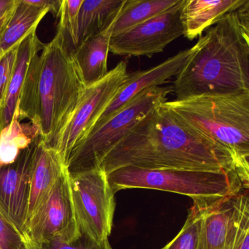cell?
Instances as JSON below:
<instances>
[{"label":"cell","instance_id":"1","mask_svg":"<svg viewBox=\"0 0 249 249\" xmlns=\"http://www.w3.org/2000/svg\"><path fill=\"white\" fill-rule=\"evenodd\" d=\"M124 167L142 169L234 171L249 186L229 153L195 136L162 106L145 115L100 164L106 174Z\"/></svg>","mask_w":249,"mask_h":249},{"label":"cell","instance_id":"2","mask_svg":"<svg viewBox=\"0 0 249 249\" xmlns=\"http://www.w3.org/2000/svg\"><path fill=\"white\" fill-rule=\"evenodd\" d=\"M71 45L59 26L54 38L33 56L17 106L21 121L37 124L40 139L52 148L87 87Z\"/></svg>","mask_w":249,"mask_h":249},{"label":"cell","instance_id":"3","mask_svg":"<svg viewBox=\"0 0 249 249\" xmlns=\"http://www.w3.org/2000/svg\"><path fill=\"white\" fill-rule=\"evenodd\" d=\"M173 82L176 100L249 91V0L224 15Z\"/></svg>","mask_w":249,"mask_h":249},{"label":"cell","instance_id":"4","mask_svg":"<svg viewBox=\"0 0 249 249\" xmlns=\"http://www.w3.org/2000/svg\"><path fill=\"white\" fill-rule=\"evenodd\" d=\"M162 106L195 136L229 153L249 177V91L203 94Z\"/></svg>","mask_w":249,"mask_h":249},{"label":"cell","instance_id":"5","mask_svg":"<svg viewBox=\"0 0 249 249\" xmlns=\"http://www.w3.org/2000/svg\"><path fill=\"white\" fill-rule=\"evenodd\" d=\"M115 194L129 189H149L189 196L192 199L234 195L244 184L236 172L124 167L107 175Z\"/></svg>","mask_w":249,"mask_h":249},{"label":"cell","instance_id":"6","mask_svg":"<svg viewBox=\"0 0 249 249\" xmlns=\"http://www.w3.org/2000/svg\"><path fill=\"white\" fill-rule=\"evenodd\" d=\"M172 87H155L137 94L114 114L95 124L71 153L67 169L74 176L100 168L107 154L155 107L167 102Z\"/></svg>","mask_w":249,"mask_h":249},{"label":"cell","instance_id":"7","mask_svg":"<svg viewBox=\"0 0 249 249\" xmlns=\"http://www.w3.org/2000/svg\"><path fill=\"white\" fill-rule=\"evenodd\" d=\"M72 203L81 234L97 243L111 234L116 202L107 174L102 169L71 176Z\"/></svg>","mask_w":249,"mask_h":249},{"label":"cell","instance_id":"8","mask_svg":"<svg viewBox=\"0 0 249 249\" xmlns=\"http://www.w3.org/2000/svg\"><path fill=\"white\" fill-rule=\"evenodd\" d=\"M128 74L126 62L121 61L102 79L86 87L73 114L52 147L58 151L65 165L72 149L89 133L119 92Z\"/></svg>","mask_w":249,"mask_h":249},{"label":"cell","instance_id":"9","mask_svg":"<svg viewBox=\"0 0 249 249\" xmlns=\"http://www.w3.org/2000/svg\"><path fill=\"white\" fill-rule=\"evenodd\" d=\"M25 234L39 245L53 239L71 242L81 237L68 169L60 175L46 199L29 220Z\"/></svg>","mask_w":249,"mask_h":249},{"label":"cell","instance_id":"10","mask_svg":"<svg viewBox=\"0 0 249 249\" xmlns=\"http://www.w3.org/2000/svg\"><path fill=\"white\" fill-rule=\"evenodd\" d=\"M184 0L168 11L131 30L112 36L110 52L123 56H147L164 52L183 36L180 12Z\"/></svg>","mask_w":249,"mask_h":249},{"label":"cell","instance_id":"11","mask_svg":"<svg viewBox=\"0 0 249 249\" xmlns=\"http://www.w3.org/2000/svg\"><path fill=\"white\" fill-rule=\"evenodd\" d=\"M39 137L12 164L0 167V210L23 236L26 234L32 170Z\"/></svg>","mask_w":249,"mask_h":249},{"label":"cell","instance_id":"12","mask_svg":"<svg viewBox=\"0 0 249 249\" xmlns=\"http://www.w3.org/2000/svg\"><path fill=\"white\" fill-rule=\"evenodd\" d=\"M198 48L197 42L193 47L180 51L177 54L154 68L128 74L119 92L102 113L96 124L108 119L139 93L152 87H160L161 84L167 83L172 77L177 76L195 54Z\"/></svg>","mask_w":249,"mask_h":249},{"label":"cell","instance_id":"13","mask_svg":"<svg viewBox=\"0 0 249 249\" xmlns=\"http://www.w3.org/2000/svg\"><path fill=\"white\" fill-rule=\"evenodd\" d=\"M240 192L210 200L202 218L198 249H229Z\"/></svg>","mask_w":249,"mask_h":249},{"label":"cell","instance_id":"14","mask_svg":"<svg viewBox=\"0 0 249 249\" xmlns=\"http://www.w3.org/2000/svg\"><path fill=\"white\" fill-rule=\"evenodd\" d=\"M67 168L58 151L39 141L33 161L27 223ZM27 231V230H26Z\"/></svg>","mask_w":249,"mask_h":249},{"label":"cell","instance_id":"15","mask_svg":"<svg viewBox=\"0 0 249 249\" xmlns=\"http://www.w3.org/2000/svg\"><path fill=\"white\" fill-rule=\"evenodd\" d=\"M247 0H184L180 20L183 36L192 40L224 15L243 6Z\"/></svg>","mask_w":249,"mask_h":249},{"label":"cell","instance_id":"16","mask_svg":"<svg viewBox=\"0 0 249 249\" xmlns=\"http://www.w3.org/2000/svg\"><path fill=\"white\" fill-rule=\"evenodd\" d=\"M118 16L104 30L89 37L72 50V56L87 87L100 81L108 72L107 56Z\"/></svg>","mask_w":249,"mask_h":249},{"label":"cell","instance_id":"17","mask_svg":"<svg viewBox=\"0 0 249 249\" xmlns=\"http://www.w3.org/2000/svg\"><path fill=\"white\" fill-rule=\"evenodd\" d=\"M44 46V43H41L39 40L36 34V30L30 33L20 43L15 68L2 107L3 128L9 124L15 113L30 62L36 53L43 50Z\"/></svg>","mask_w":249,"mask_h":249},{"label":"cell","instance_id":"18","mask_svg":"<svg viewBox=\"0 0 249 249\" xmlns=\"http://www.w3.org/2000/svg\"><path fill=\"white\" fill-rule=\"evenodd\" d=\"M49 13L48 9L30 5L27 0H17L11 19L0 36V59L34 30L43 17Z\"/></svg>","mask_w":249,"mask_h":249},{"label":"cell","instance_id":"19","mask_svg":"<svg viewBox=\"0 0 249 249\" xmlns=\"http://www.w3.org/2000/svg\"><path fill=\"white\" fill-rule=\"evenodd\" d=\"M125 1L84 0L78 18V45L104 30L119 15Z\"/></svg>","mask_w":249,"mask_h":249},{"label":"cell","instance_id":"20","mask_svg":"<svg viewBox=\"0 0 249 249\" xmlns=\"http://www.w3.org/2000/svg\"><path fill=\"white\" fill-rule=\"evenodd\" d=\"M21 122L17 107L12 120L0 132V167L14 162L23 150L40 137L37 124Z\"/></svg>","mask_w":249,"mask_h":249},{"label":"cell","instance_id":"21","mask_svg":"<svg viewBox=\"0 0 249 249\" xmlns=\"http://www.w3.org/2000/svg\"><path fill=\"white\" fill-rule=\"evenodd\" d=\"M180 0H126L120 10L112 36L141 25L166 12Z\"/></svg>","mask_w":249,"mask_h":249},{"label":"cell","instance_id":"22","mask_svg":"<svg viewBox=\"0 0 249 249\" xmlns=\"http://www.w3.org/2000/svg\"><path fill=\"white\" fill-rule=\"evenodd\" d=\"M211 199L213 198L194 199L184 225L178 234L161 249H198L202 218Z\"/></svg>","mask_w":249,"mask_h":249},{"label":"cell","instance_id":"23","mask_svg":"<svg viewBox=\"0 0 249 249\" xmlns=\"http://www.w3.org/2000/svg\"><path fill=\"white\" fill-rule=\"evenodd\" d=\"M229 249H249V189L239 194L237 213L231 231Z\"/></svg>","mask_w":249,"mask_h":249},{"label":"cell","instance_id":"24","mask_svg":"<svg viewBox=\"0 0 249 249\" xmlns=\"http://www.w3.org/2000/svg\"><path fill=\"white\" fill-rule=\"evenodd\" d=\"M84 0H62L59 25L68 36L72 49L78 45V18Z\"/></svg>","mask_w":249,"mask_h":249},{"label":"cell","instance_id":"25","mask_svg":"<svg viewBox=\"0 0 249 249\" xmlns=\"http://www.w3.org/2000/svg\"><path fill=\"white\" fill-rule=\"evenodd\" d=\"M19 44L13 48L0 59V107L2 109L6 97L7 90L11 81Z\"/></svg>","mask_w":249,"mask_h":249},{"label":"cell","instance_id":"26","mask_svg":"<svg viewBox=\"0 0 249 249\" xmlns=\"http://www.w3.org/2000/svg\"><path fill=\"white\" fill-rule=\"evenodd\" d=\"M23 235L0 210V249H19Z\"/></svg>","mask_w":249,"mask_h":249},{"label":"cell","instance_id":"27","mask_svg":"<svg viewBox=\"0 0 249 249\" xmlns=\"http://www.w3.org/2000/svg\"><path fill=\"white\" fill-rule=\"evenodd\" d=\"M99 243L84 234L74 241L53 239L40 244V249H96Z\"/></svg>","mask_w":249,"mask_h":249},{"label":"cell","instance_id":"28","mask_svg":"<svg viewBox=\"0 0 249 249\" xmlns=\"http://www.w3.org/2000/svg\"><path fill=\"white\" fill-rule=\"evenodd\" d=\"M30 5L37 8L48 9L49 12H52L56 16H59L60 13L61 5L62 0H40V1H31L27 0Z\"/></svg>","mask_w":249,"mask_h":249},{"label":"cell","instance_id":"29","mask_svg":"<svg viewBox=\"0 0 249 249\" xmlns=\"http://www.w3.org/2000/svg\"><path fill=\"white\" fill-rule=\"evenodd\" d=\"M17 2H16L15 5L11 8L9 11H7L3 16L0 17V36L3 33L4 30L6 27L7 24H8V21L11 19V17H12L13 13H14V8H15Z\"/></svg>","mask_w":249,"mask_h":249},{"label":"cell","instance_id":"30","mask_svg":"<svg viewBox=\"0 0 249 249\" xmlns=\"http://www.w3.org/2000/svg\"><path fill=\"white\" fill-rule=\"evenodd\" d=\"M19 249H40V245L33 241L27 234H24Z\"/></svg>","mask_w":249,"mask_h":249},{"label":"cell","instance_id":"31","mask_svg":"<svg viewBox=\"0 0 249 249\" xmlns=\"http://www.w3.org/2000/svg\"><path fill=\"white\" fill-rule=\"evenodd\" d=\"M17 0H0V17L15 5Z\"/></svg>","mask_w":249,"mask_h":249},{"label":"cell","instance_id":"32","mask_svg":"<svg viewBox=\"0 0 249 249\" xmlns=\"http://www.w3.org/2000/svg\"><path fill=\"white\" fill-rule=\"evenodd\" d=\"M96 249H112L111 246H110V243H109L108 239L99 243Z\"/></svg>","mask_w":249,"mask_h":249},{"label":"cell","instance_id":"33","mask_svg":"<svg viewBox=\"0 0 249 249\" xmlns=\"http://www.w3.org/2000/svg\"><path fill=\"white\" fill-rule=\"evenodd\" d=\"M3 129V125H2V109L0 107V132Z\"/></svg>","mask_w":249,"mask_h":249}]
</instances>
